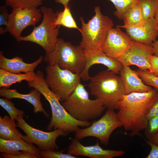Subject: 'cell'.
Listing matches in <instances>:
<instances>
[{
	"instance_id": "cell-1",
	"label": "cell",
	"mask_w": 158,
	"mask_h": 158,
	"mask_svg": "<svg viewBox=\"0 0 158 158\" xmlns=\"http://www.w3.org/2000/svg\"><path fill=\"white\" fill-rule=\"evenodd\" d=\"M158 98V90L154 88L149 92H133L123 96L116 114L126 133L130 132L128 135H139L146 128L148 113Z\"/></svg>"
},
{
	"instance_id": "cell-2",
	"label": "cell",
	"mask_w": 158,
	"mask_h": 158,
	"mask_svg": "<svg viewBox=\"0 0 158 158\" xmlns=\"http://www.w3.org/2000/svg\"><path fill=\"white\" fill-rule=\"evenodd\" d=\"M29 87L37 89L49 102L51 110L52 117L47 126V130L50 131L60 129L68 135L75 133L79 126L88 127L91 123L78 120L73 117L59 102V99L47 86L45 80L44 74L40 70L36 73L35 78L28 82Z\"/></svg>"
},
{
	"instance_id": "cell-3",
	"label": "cell",
	"mask_w": 158,
	"mask_h": 158,
	"mask_svg": "<svg viewBox=\"0 0 158 158\" xmlns=\"http://www.w3.org/2000/svg\"><path fill=\"white\" fill-rule=\"evenodd\" d=\"M88 85L91 95L99 99L107 109H118V104L125 94L120 76L107 70L91 77Z\"/></svg>"
},
{
	"instance_id": "cell-4",
	"label": "cell",
	"mask_w": 158,
	"mask_h": 158,
	"mask_svg": "<svg viewBox=\"0 0 158 158\" xmlns=\"http://www.w3.org/2000/svg\"><path fill=\"white\" fill-rule=\"evenodd\" d=\"M44 60L48 65L56 64L61 69L80 75L86 64L85 51L80 45H73L61 38H58L54 48L46 54Z\"/></svg>"
},
{
	"instance_id": "cell-5",
	"label": "cell",
	"mask_w": 158,
	"mask_h": 158,
	"mask_svg": "<svg viewBox=\"0 0 158 158\" xmlns=\"http://www.w3.org/2000/svg\"><path fill=\"white\" fill-rule=\"evenodd\" d=\"M94 12V16L86 23L80 18L82 38L79 45L84 50L101 49L109 30L114 26L112 20L102 13L99 6L95 7Z\"/></svg>"
},
{
	"instance_id": "cell-6",
	"label": "cell",
	"mask_w": 158,
	"mask_h": 158,
	"mask_svg": "<svg viewBox=\"0 0 158 158\" xmlns=\"http://www.w3.org/2000/svg\"><path fill=\"white\" fill-rule=\"evenodd\" d=\"M62 105L73 117L83 121L97 118L106 108L99 99H90L84 85L80 83Z\"/></svg>"
},
{
	"instance_id": "cell-7",
	"label": "cell",
	"mask_w": 158,
	"mask_h": 158,
	"mask_svg": "<svg viewBox=\"0 0 158 158\" xmlns=\"http://www.w3.org/2000/svg\"><path fill=\"white\" fill-rule=\"evenodd\" d=\"M43 15L41 23L34 27L31 32L24 37L21 36L18 42L29 41L41 47L46 54L50 52L54 48L59 34L58 26L55 24L56 13L50 8L42 6L40 8Z\"/></svg>"
},
{
	"instance_id": "cell-8",
	"label": "cell",
	"mask_w": 158,
	"mask_h": 158,
	"mask_svg": "<svg viewBox=\"0 0 158 158\" xmlns=\"http://www.w3.org/2000/svg\"><path fill=\"white\" fill-rule=\"evenodd\" d=\"M45 69V82L61 102L67 99L80 83V75L61 69L56 64H48Z\"/></svg>"
},
{
	"instance_id": "cell-9",
	"label": "cell",
	"mask_w": 158,
	"mask_h": 158,
	"mask_svg": "<svg viewBox=\"0 0 158 158\" xmlns=\"http://www.w3.org/2000/svg\"><path fill=\"white\" fill-rule=\"evenodd\" d=\"M122 126L114 109H108L101 118L93 121L90 126L79 128L75 133V137L79 140L87 137H95L99 139L101 144L107 145L112 132Z\"/></svg>"
},
{
	"instance_id": "cell-10",
	"label": "cell",
	"mask_w": 158,
	"mask_h": 158,
	"mask_svg": "<svg viewBox=\"0 0 158 158\" xmlns=\"http://www.w3.org/2000/svg\"><path fill=\"white\" fill-rule=\"evenodd\" d=\"M24 116H18L16 119L17 127L25 133L24 140L37 145L41 150H57L59 147L56 143L57 138L61 136L68 134L62 130L58 129L52 131L44 132L33 128L23 119Z\"/></svg>"
},
{
	"instance_id": "cell-11",
	"label": "cell",
	"mask_w": 158,
	"mask_h": 158,
	"mask_svg": "<svg viewBox=\"0 0 158 158\" xmlns=\"http://www.w3.org/2000/svg\"><path fill=\"white\" fill-rule=\"evenodd\" d=\"M40 9L35 7H19L13 8L9 14L5 32H8L18 41L23 31L27 27H34L42 17Z\"/></svg>"
},
{
	"instance_id": "cell-12",
	"label": "cell",
	"mask_w": 158,
	"mask_h": 158,
	"mask_svg": "<svg viewBox=\"0 0 158 158\" xmlns=\"http://www.w3.org/2000/svg\"><path fill=\"white\" fill-rule=\"evenodd\" d=\"M154 54V50L151 45L133 40L126 51L116 60L123 66L135 65L140 70H149L152 72L150 59L151 56Z\"/></svg>"
},
{
	"instance_id": "cell-13",
	"label": "cell",
	"mask_w": 158,
	"mask_h": 158,
	"mask_svg": "<svg viewBox=\"0 0 158 158\" xmlns=\"http://www.w3.org/2000/svg\"><path fill=\"white\" fill-rule=\"evenodd\" d=\"M133 40L117 26L110 28L101 49L106 55L116 59L128 49Z\"/></svg>"
},
{
	"instance_id": "cell-14",
	"label": "cell",
	"mask_w": 158,
	"mask_h": 158,
	"mask_svg": "<svg viewBox=\"0 0 158 158\" xmlns=\"http://www.w3.org/2000/svg\"><path fill=\"white\" fill-rule=\"evenodd\" d=\"M125 153L122 150L104 149L98 140L94 145L85 146L75 138L71 140L67 151L68 154L75 156H83L90 158H112L121 156Z\"/></svg>"
},
{
	"instance_id": "cell-15",
	"label": "cell",
	"mask_w": 158,
	"mask_h": 158,
	"mask_svg": "<svg viewBox=\"0 0 158 158\" xmlns=\"http://www.w3.org/2000/svg\"><path fill=\"white\" fill-rule=\"evenodd\" d=\"M118 26L125 29L132 40L141 43L151 45L158 36V22L154 18L145 20L136 25Z\"/></svg>"
},
{
	"instance_id": "cell-16",
	"label": "cell",
	"mask_w": 158,
	"mask_h": 158,
	"mask_svg": "<svg viewBox=\"0 0 158 158\" xmlns=\"http://www.w3.org/2000/svg\"><path fill=\"white\" fill-rule=\"evenodd\" d=\"M86 60L84 70L80 74L81 79L84 81L90 80L89 74L90 67L95 64H102L106 66L107 70L115 74L119 73L123 66V65L115 59L107 56L101 49L84 50Z\"/></svg>"
},
{
	"instance_id": "cell-17",
	"label": "cell",
	"mask_w": 158,
	"mask_h": 158,
	"mask_svg": "<svg viewBox=\"0 0 158 158\" xmlns=\"http://www.w3.org/2000/svg\"><path fill=\"white\" fill-rule=\"evenodd\" d=\"M123 85L125 94L133 92H146L154 90L152 86L145 84L129 66H123L119 73Z\"/></svg>"
},
{
	"instance_id": "cell-18",
	"label": "cell",
	"mask_w": 158,
	"mask_h": 158,
	"mask_svg": "<svg viewBox=\"0 0 158 158\" xmlns=\"http://www.w3.org/2000/svg\"><path fill=\"white\" fill-rule=\"evenodd\" d=\"M28 94H23L18 92L16 89L5 87L0 89V96L9 99L13 98L23 99L31 104L34 107V112L43 113L47 118H49V114L44 109L41 101V92L37 89L33 88Z\"/></svg>"
},
{
	"instance_id": "cell-19",
	"label": "cell",
	"mask_w": 158,
	"mask_h": 158,
	"mask_svg": "<svg viewBox=\"0 0 158 158\" xmlns=\"http://www.w3.org/2000/svg\"><path fill=\"white\" fill-rule=\"evenodd\" d=\"M44 60L42 56L35 62L31 63L25 62L22 58L16 56L9 59L4 56L3 51H0V68L15 73L34 72L35 68Z\"/></svg>"
},
{
	"instance_id": "cell-20",
	"label": "cell",
	"mask_w": 158,
	"mask_h": 158,
	"mask_svg": "<svg viewBox=\"0 0 158 158\" xmlns=\"http://www.w3.org/2000/svg\"><path fill=\"white\" fill-rule=\"evenodd\" d=\"M24 151L32 154L38 158L42 157L40 150L33 144L22 140H7L0 138V152L11 154L20 153Z\"/></svg>"
},
{
	"instance_id": "cell-21",
	"label": "cell",
	"mask_w": 158,
	"mask_h": 158,
	"mask_svg": "<svg viewBox=\"0 0 158 158\" xmlns=\"http://www.w3.org/2000/svg\"><path fill=\"white\" fill-rule=\"evenodd\" d=\"M36 73L34 72L24 73H15L0 68V87L9 88L11 86L23 80L27 82L33 80Z\"/></svg>"
},
{
	"instance_id": "cell-22",
	"label": "cell",
	"mask_w": 158,
	"mask_h": 158,
	"mask_svg": "<svg viewBox=\"0 0 158 158\" xmlns=\"http://www.w3.org/2000/svg\"><path fill=\"white\" fill-rule=\"evenodd\" d=\"M17 125L13 122L10 117H0V138L7 140H22L24 136L16 128Z\"/></svg>"
},
{
	"instance_id": "cell-23",
	"label": "cell",
	"mask_w": 158,
	"mask_h": 158,
	"mask_svg": "<svg viewBox=\"0 0 158 158\" xmlns=\"http://www.w3.org/2000/svg\"><path fill=\"white\" fill-rule=\"evenodd\" d=\"M126 26H133L143 23L144 19L140 4L138 1L124 13L123 18Z\"/></svg>"
},
{
	"instance_id": "cell-24",
	"label": "cell",
	"mask_w": 158,
	"mask_h": 158,
	"mask_svg": "<svg viewBox=\"0 0 158 158\" xmlns=\"http://www.w3.org/2000/svg\"><path fill=\"white\" fill-rule=\"evenodd\" d=\"M55 25L58 27L61 25L68 28L75 29L80 31L71 13L69 6L64 8L63 11L56 12Z\"/></svg>"
},
{
	"instance_id": "cell-25",
	"label": "cell",
	"mask_w": 158,
	"mask_h": 158,
	"mask_svg": "<svg viewBox=\"0 0 158 158\" xmlns=\"http://www.w3.org/2000/svg\"><path fill=\"white\" fill-rule=\"evenodd\" d=\"M111 2L116 9L113 14L118 18L123 20L124 13L139 0H108Z\"/></svg>"
},
{
	"instance_id": "cell-26",
	"label": "cell",
	"mask_w": 158,
	"mask_h": 158,
	"mask_svg": "<svg viewBox=\"0 0 158 158\" xmlns=\"http://www.w3.org/2000/svg\"><path fill=\"white\" fill-rule=\"evenodd\" d=\"M0 105L7 111L13 123H15V121L18 116H24V111L16 108L14 106V104L7 98H0Z\"/></svg>"
},
{
	"instance_id": "cell-27",
	"label": "cell",
	"mask_w": 158,
	"mask_h": 158,
	"mask_svg": "<svg viewBox=\"0 0 158 158\" xmlns=\"http://www.w3.org/2000/svg\"><path fill=\"white\" fill-rule=\"evenodd\" d=\"M135 72L145 84L158 90V77L149 70L142 71L138 69Z\"/></svg>"
},
{
	"instance_id": "cell-28",
	"label": "cell",
	"mask_w": 158,
	"mask_h": 158,
	"mask_svg": "<svg viewBox=\"0 0 158 158\" xmlns=\"http://www.w3.org/2000/svg\"><path fill=\"white\" fill-rule=\"evenodd\" d=\"M5 5L13 8L19 7H37L41 5L43 0H5Z\"/></svg>"
},
{
	"instance_id": "cell-29",
	"label": "cell",
	"mask_w": 158,
	"mask_h": 158,
	"mask_svg": "<svg viewBox=\"0 0 158 158\" xmlns=\"http://www.w3.org/2000/svg\"><path fill=\"white\" fill-rule=\"evenodd\" d=\"M145 20L154 18L155 0H139Z\"/></svg>"
},
{
	"instance_id": "cell-30",
	"label": "cell",
	"mask_w": 158,
	"mask_h": 158,
	"mask_svg": "<svg viewBox=\"0 0 158 158\" xmlns=\"http://www.w3.org/2000/svg\"><path fill=\"white\" fill-rule=\"evenodd\" d=\"M145 130V136L148 140L153 138L158 132V116L148 120Z\"/></svg>"
},
{
	"instance_id": "cell-31",
	"label": "cell",
	"mask_w": 158,
	"mask_h": 158,
	"mask_svg": "<svg viewBox=\"0 0 158 158\" xmlns=\"http://www.w3.org/2000/svg\"><path fill=\"white\" fill-rule=\"evenodd\" d=\"M64 150L60 151L56 150H41L40 155L43 158H76L75 156L68 154H64L63 152Z\"/></svg>"
},
{
	"instance_id": "cell-32",
	"label": "cell",
	"mask_w": 158,
	"mask_h": 158,
	"mask_svg": "<svg viewBox=\"0 0 158 158\" xmlns=\"http://www.w3.org/2000/svg\"><path fill=\"white\" fill-rule=\"evenodd\" d=\"M1 153L0 157L4 158H38L35 154L24 151L16 154Z\"/></svg>"
},
{
	"instance_id": "cell-33",
	"label": "cell",
	"mask_w": 158,
	"mask_h": 158,
	"mask_svg": "<svg viewBox=\"0 0 158 158\" xmlns=\"http://www.w3.org/2000/svg\"><path fill=\"white\" fill-rule=\"evenodd\" d=\"M9 14L6 6H1L0 7V26L2 25L6 26L8 23V18Z\"/></svg>"
},
{
	"instance_id": "cell-34",
	"label": "cell",
	"mask_w": 158,
	"mask_h": 158,
	"mask_svg": "<svg viewBox=\"0 0 158 158\" xmlns=\"http://www.w3.org/2000/svg\"><path fill=\"white\" fill-rule=\"evenodd\" d=\"M147 143L151 147V150L146 158H158V145L148 140Z\"/></svg>"
},
{
	"instance_id": "cell-35",
	"label": "cell",
	"mask_w": 158,
	"mask_h": 158,
	"mask_svg": "<svg viewBox=\"0 0 158 158\" xmlns=\"http://www.w3.org/2000/svg\"><path fill=\"white\" fill-rule=\"evenodd\" d=\"M150 61L152 70V73L154 75L158 77V57L154 55L151 56Z\"/></svg>"
},
{
	"instance_id": "cell-36",
	"label": "cell",
	"mask_w": 158,
	"mask_h": 158,
	"mask_svg": "<svg viewBox=\"0 0 158 158\" xmlns=\"http://www.w3.org/2000/svg\"><path fill=\"white\" fill-rule=\"evenodd\" d=\"M158 116V98L152 105L148 113V120L155 116Z\"/></svg>"
},
{
	"instance_id": "cell-37",
	"label": "cell",
	"mask_w": 158,
	"mask_h": 158,
	"mask_svg": "<svg viewBox=\"0 0 158 158\" xmlns=\"http://www.w3.org/2000/svg\"><path fill=\"white\" fill-rule=\"evenodd\" d=\"M151 45L153 47L154 50V55L158 57V39L157 40L153 42Z\"/></svg>"
},
{
	"instance_id": "cell-38",
	"label": "cell",
	"mask_w": 158,
	"mask_h": 158,
	"mask_svg": "<svg viewBox=\"0 0 158 158\" xmlns=\"http://www.w3.org/2000/svg\"><path fill=\"white\" fill-rule=\"evenodd\" d=\"M71 0H55V2L57 3L62 4L64 7V8L67 7L69 2Z\"/></svg>"
},
{
	"instance_id": "cell-39",
	"label": "cell",
	"mask_w": 158,
	"mask_h": 158,
	"mask_svg": "<svg viewBox=\"0 0 158 158\" xmlns=\"http://www.w3.org/2000/svg\"><path fill=\"white\" fill-rule=\"evenodd\" d=\"M154 18L158 22V0H155Z\"/></svg>"
},
{
	"instance_id": "cell-40",
	"label": "cell",
	"mask_w": 158,
	"mask_h": 158,
	"mask_svg": "<svg viewBox=\"0 0 158 158\" xmlns=\"http://www.w3.org/2000/svg\"><path fill=\"white\" fill-rule=\"evenodd\" d=\"M148 140L158 145V132L153 138Z\"/></svg>"
},
{
	"instance_id": "cell-41",
	"label": "cell",
	"mask_w": 158,
	"mask_h": 158,
	"mask_svg": "<svg viewBox=\"0 0 158 158\" xmlns=\"http://www.w3.org/2000/svg\"><path fill=\"white\" fill-rule=\"evenodd\" d=\"M6 33L5 31V29H4L3 28L0 27V34L1 35L3 34Z\"/></svg>"
}]
</instances>
